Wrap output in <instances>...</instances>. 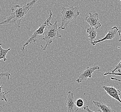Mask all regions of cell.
<instances>
[{
	"label": "cell",
	"mask_w": 121,
	"mask_h": 112,
	"mask_svg": "<svg viewBox=\"0 0 121 112\" xmlns=\"http://www.w3.org/2000/svg\"><path fill=\"white\" fill-rule=\"evenodd\" d=\"M2 44V43H0V61L1 60H3V61L4 62H6L7 61L6 56H7V54L10 51V48H8L7 49H3L1 47V45Z\"/></svg>",
	"instance_id": "cell-12"
},
{
	"label": "cell",
	"mask_w": 121,
	"mask_h": 112,
	"mask_svg": "<svg viewBox=\"0 0 121 112\" xmlns=\"http://www.w3.org/2000/svg\"><path fill=\"white\" fill-rule=\"evenodd\" d=\"M110 79H111V80H117V81H119V82H121V80L118 79H117L116 78H113V77H111Z\"/></svg>",
	"instance_id": "cell-20"
},
{
	"label": "cell",
	"mask_w": 121,
	"mask_h": 112,
	"mask_svg": "<svg viewBox=\"0 0 121 112\" xmlns=\"http://www.w3.org/2000/svg\"><path fill=\"white\" fill-rule=\"evenodd\" d=\"M52 15H53L52 12L51 10H50V12L49 13V17L47 19V20L45 21L43 23H42L40 24L39 25V27L35 31L32 35L31 36V37L28 39V40L26 42V43L24 44L22 49H21L22 52H24L25 47L26 46L28 45L29 44L32 43H35L37 40L39 38L42 37V35L43 34L45 28L49 22H50L51 21Z\"/></svg>",
	"instance_id": "cell-4"
},
{
	"label": "cell",
	"mask_w": 121,
	"mask_h": 112,
	"mask_svg": "<svg viewBox=\"0 0 121 112\" xmlns=\"http://www.w3.org/2000/svg\"><path fill=\"white\" fill-rule=\"evenodd\" d=\"M111 74L120 76L121 75V73H120V72H119V73H115V72H105V73L104 74V75L105 76V75H111Z\"/></svg>",
	"instance_id": "cell-17"
},
{
	"label": "cell",
	"mask_w": 121,
	"mask_h": 112,
	"mask_svg": "<svg viewBox=\"0 0 121 112\" xmlns=\"http://www.w3.org/2000/svg\"><path fill=\"white\" fill-rule=\"evenodd\" d=\"M68 112H77L79 108L77 107L74 97V93L70 91L68 92V97L65 102Z\"/></svg>",
	"instance_id": "cell-6"
},
{
	"label": "cell",
	"mask_w": 121,
	"mask_h": 112,
	"mask_svg": "<svg viewBox=\"0 0 121 112\" xmlns=\"http://www.w3.org/2000/svg\"><path fill=\"white\" fill-rule=\"evenodd\" d=\"M38 0H32L22 6L18 5L13 6L11 8V14L0 23V26L15 23L16 27L20 28L22 21Z\"/></svg>",
	"instance_id": "cell-1"
},
{
	"label": "cell",
	"mask_w": 121,
	"mask_h": 112,
	"mask_svg": "<svg viewBox=\"0 0 121 112\" xmlns=\"http://www.w3.org/2000/svg\"><path fill=\"white\" fill-rule=\"evenodd\" d=\"M103 88L109 96L117 100L121 103V100L120 98V95H121L120 90L115 88L113 86H104Z\"/></svg>",
	"instance_id": "cell-8"
},
{
	"label": "cell",
	"mask_w": 121,
	"mask_h": 112,
	"mask_svg": "<svg viewBox=\"0 0 121 112\" xmlns=\"http://www.w3.org/2000/svg\"><path fill=\"white\" fill-rule=\"evenodd\" d=\"M43 35L44 36L43 40L46 42V44L44 47L42 45H40V46L43 51H46L47 47L50 45L54 40L61 37V35L58 32L57 21H56L53 24H52L50 22H49L45 28Z\"/></svg>",
	"instance_id": "cell-2"
},
{
	"label": "cell",
	"mask_w": 121,
	"mask_h": 112,
	"mask_svg": "<svg viewBox=\"0 0 121 112\" xmlns=\"http://www.w3.org/2000/svg\"><path fill=\"white\" fill-rule=\"evenodd\" d=\"M118 31H119L118 28H117V27L116 26H115L109 30L107 35H106L104 37H103L102 39H100L95 40L92 43L91 45H92L93 46H95L96 44H97L98 43L102 42L106 40H112L113 39H114L116 37L117 33Z\"/></svg>",
	"instance_id": "cell-9"
},
{
	"label": "cell",
	"mask_w": 121,
	"mask_h": 112,
	"mask_svg": "<svg viewBox=\"0 0 121 112\" xmlns=\"http://www.w3.org/2000/svg\"><path fill=\"white\" fill-rule=\"evenodd\" d=\"M93 103L98 109L99 112H114V110L108 104L95 100H93Z\"/></svg>",
	"instance_id": "cell-10"
},
{
	"label": "cell",
	"mask_w": 121,
	"mask_h": 112,
	"mask_svg": "<svg viewBox=\"0 0 121 112\" xmlns=\"http://www.w3.org/2000/svg\"><path fill=\"white\" fill-rule=\"evenodd\" d=\"M83 107L84 110H86V111L87 112H96L93 111L92 110H90V109L89 108V107H88V106H84Z\"/></svg>",
	"instance_id": "cell-18"
},
{
	"label": "cell",
	"mask_w": 121,
	"mask_h": 112,
	"mask_svg": "<svg viewBox=\"0 0 121 112\" xmlns=\"http://www.w3.org/2000/svg\"><path fill=\"white\" fill-rule=\"evenodd\" d=\"M121 61H120L119 63H118V64L116 66V67H115V69H114L111 72H114L115 71H116V70H118L119 72H120V73H121V71H120L121 68Z\"/></svg>",
	"instance_id": "cell-16"
},
{
	"label": "cell",
	"mask_w": 121,
	"mask_h": 112,
	"mask_svg": "<svg viewBox=\"0 0 121 112\" xmlns=\"http://www.w3.org/2000/svg\"><path fill=\"white\" fill-rule=\"evenodd\" d=\"M96 70H98L99 71L100 70V67L98 65L92 67H87L79 76L78 77L76 80V82L79 83L82 82L86 81L88 78H91L92 77V73Z\"/></svg>",
	"instance_id": "cell-5"
},
{
	"label": "cell",
	"mask_w": 121,
	"mask_h": 112,
	"mask_svg": "<svg viewBox=\"0 0 121 112\" xmlns=\"http://www.w3.org/2000/svg\"><path fill=\"white\" fill-rule=\"evenodd\" d=\"M4 77H6L8 80H9L11 77V74L9 72H2L0 73V81L2 79V78Z\"/></svg>",
	"instance_id": "cell-15"
},
{
	"label": "cell",
	"mask_w": 121,
	"mask_h": 112,
	"mask_svg": "<svg viewBox=\"0 0 121 112\" xmlns=\"http://www.w3.org/2000/svg\"><path fill=\"white\" fill-rule=\"evenodd\" d=\"M85 21L89 24L91 27L98 29L101 26L99 19L98 18V14L95 13L91 14V12H89V16H87L85 19Z\"/></svg>",
	"instance_id": "cell-7"
},
{
	"label": "cell",
	"mask_w": 121,
	"mask_h": 112,
	"mask_svg": "<svg viewBox=\"0 0 121 112\" xmlns=\"http://www.w3.org/2000/svg\"><path fill=\"white\" fill-rule=\"evenodd\" d=\"M62 18L61 25L58 29H65L70 22L74 21L79 16V8L76 7H70L62 8Z\"/></svg>",
	"instance_id": "cell-3"
},
{
	"label": "cell",
	"mask_w": 121,
	"mask_h": 112,
	"mask_svg": "<svg viewBox=\"0 0 121 112\" xmlns=\"http://www.w3.org/2000/svg\"><path fill=\"white\" fill-rule=\"evenodd\" d=\"M97 29L92 27H90L88 28L87 29V32L89 33L88 38L91 44H92V43L96 40V38L98 34Z\"/></svg>",
	"instance_id": "cell-11"
},
{
	"label": "cell",
	"mask_w": 121,
	"mask_h": 112,
	"mask_svg": "<svg viewBox=\"0 0 121 112\" xmlns=\"http://www.w3.org/2000/svg\"><path fill=\"white\" fill-rule=\"evenodd\" d=\"M75 103L77 107L82 108L84 106V100L82 98H78L75 101Z\"/></svg>",
	"instance_id": "cell-14"
},
{
	"label": "cell",
	"mask_w": 121,
	"mask_h": 112,
	"mask_svg": "<svg viewBox=\"0 0 121 112\" xmlns=\"http://www.w3.org/2000/svg\"><path fill=\"white\" fill-rule=\"evenodd\" d=\"M2 89L3 87L0 84V100L5 101L6 102H7V98L6 95L7 94V93H9L10 91H8L7 93H5L3 91Z\"/></svg>",
	"instance_id": "cell-13"
},
{
	"label": "cell",
	"mask_w": 121,
	"mask_h": 112,
	"mask_svg": "<svg viewBox=\"0 0 121 112\" xmlns=\"http://www.w3.org/2000/svg\"><path fill=\"white\" fill-rule=\"evenodd\" d=\"M118 32L119 33V42H121V31L119 30L118 31Z\"/></svg>",
	"instance_id": "cell-19"
}]
</instances>
